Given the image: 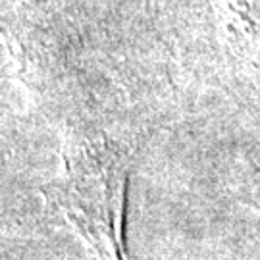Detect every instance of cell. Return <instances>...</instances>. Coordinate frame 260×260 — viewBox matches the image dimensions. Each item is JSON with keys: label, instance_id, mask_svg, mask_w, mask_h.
I'll use <instances>...</instances> for the list:
<instances>
[{"label": "cell", "instance_id": "obj_1", "mask_svg": "<svg viewBox=\"0 0 260 260\" xmlns=\"http://www.w3.org/2000/svg\"><path fill=\"white\" fill-rule=\"evenodd\" d=\"M131 150L96 135L70 145L62 168L43 191L99 260H129L125 214Z\"/></svg>", "mask_w": 260, "mask_h": 260}]
</instances>
